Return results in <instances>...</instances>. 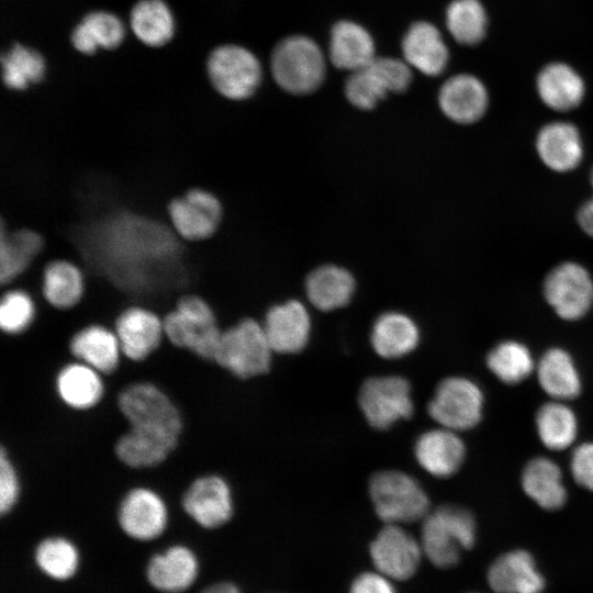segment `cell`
I'll return each instance as SVG.
<instances>
[{
	"mask_svg": "<svg viewBox=\"0 0 593 593\" xmlns=\"http://www.w3.org/2000/svg\"><path fill=\"white\" fill-rule=\"evenodd\" d=\"M578 222L581 228L593 237V198L580 208Z\"/></svg>",
	"mask_w": 593,
	"mask_h": 593,
	"instance_id": "obj_46",
	"label": "cell"
},
{
	"mask_svg": "<svg viewBox=\"0 0 593 593\" xmlns=\"http://www.w3.org/2000/svg\"><path fill=\"white\" fill-rule=\"evenodd\" d=\"M24 483L19 465L10 450L0 446V514L11 515L23 499Z\"/></svg>",
	"mask_w": 593,
	"mask_h": 593,
	"instance_id": "obj_43",
	"label": "cell"
},
{
	"mask_svg": "<svg viewBox=\"0 0 593 593\" xmlns=\"http://www.w3.org/2000/svg\"><path fill=\"white\" fill-rule=\"evenodd\" d=\"M370 340L377 355L384 359H396L416 348L419 342V329L409 315L390 311L377 317Z\"/></svg>",
	"mask_w": 593,
	"mask_h": 593,
	"instance_id": "obj_28",
	"label": "cell"
},
{
	"mask_svg": "<svg viewBox=\"0 0 593 593\" xmlns=\"http://www.w3.org/2000/svg\"><path fill=\"white\" fill-rule=\"evenodd\" d=\"M34 562L49 579L66 581L77 572L80 553L76 544L68 537L49 535L36 544Z\"/></svg>",
	"mask_w": 593,
	"mask_h": 593,
	"instance_id": "obj_39",
	"label": "cell"
},
{
	"mask_svg": "<svg viewBox=\"0 0 593 593\" xmlns=\"http://www.w3.org/2000/svg\"><path fill=\"white\" fill-rule=\"evenodd\" d=\"M537 377L541 389L557 401L581 393V378L572 357L561 348L547 350L539 359Z\"/></svg>",
	"mask_w": 593,
	"mask_h": 593,
	"instance_id": "obj_35",
	"label": "cell"
},
{
	"mask_svg": "<svg viewBox=\"0 0 593 593\" xmlns=\"http://www.w3.org/2000/svg\"><path fill=\"white\" fill-rule=\"evenodd\" d=\"M402 51L405 61L427 76L440 75L449 59L440 32L425 21L410 26L402 41Z\"/></svg>",
	"mask_w": 593,
	"mask_h": 593,
	"instance_id": "obj_26",
	"label": "cell"
},
{
	"mask_svg": "<svg viewBox=\"0 0 593 593\" xmlns=\"http://www.w3.org/2000/svg\"><path fill=\"white\" fill-rule=\"evenodd\" d=\"M1 69L5 88L25 91L44 79L46 61L36 49L15 43L2 54Z\"/></svg>",
	"mask_w": 593,
	"mask_h": 593,
	"instance_id": "obj_37",
	"label": "cell"
},
{
	"mask_svg": "<svg viewBox=\"0 0 593 593\" xmlns=\"http://www.w3.org/2000/svg\"><path fill=\"white\" fill-rule=\"evenodd\" d=\"M389 92L393 82L382 57H374L367 66L351 71L345 82L348 101L361 110L373 109Z\"/></svg>",
	"mask_w": 593,
	"mask_h": 593,
	"instance_id": "obj_36",
	"label": "cell"
},
{
	"mask_svg": "<svg viewBox=\"0 0 593 593\" xmlns=\"http://www.w3.org/2000/svg\"><path fill=\"white\" fill-rule=\"evenodd\" d=\"M201 593H240L238 588L230 582H217L205 588Z\"/></svg>",
	"mask_w": 593,
	"mask_h": 593,
	"instance_id": "obj_47",
	"label": "cell"
},
{
	"mask_svg": "<svg viewBox=\"0 0 593 593\" xmlns=\"http://www.w3.org/2000/svg\"><path fill=\"white\" fill-rule=\"evenodd\" d=\"M483 392L472 380L449 377L437 385L428 414L441 427L459 432L474 427L482 418Z\"/></svg>",
	"mask_w": 593,
	"mask_h": 593,
	"instance_id": "obj_11",
	"label": "cell"
},
{
	"mask_svg": "<svg viewBox=\"0 0 593 593\" xmlns=\"http://www.w3.org/2000/svg\"><path fill=\"white\" fill-rule=\"evenodd\" d=\"M591 182H592V186H593V169H592V172H591Z\"/></svg>",
	"mask_w": 593,
	"mask_h": 593,
	"instance_id": "obj_48",
	"label": "cell"
},
{
	"mask_svg": "<svg viewBox=\"0 0 593 593\" xmlns=\"http://www.w3.org/2000/svg\"><path fill=\"white\" fill-rule=\"evenodd\" d=\"M40 267L38 292L48 309L65 313L81 304L87 291V277L78 262L66 257H55L42 262Z\"/></svg>",
	"mask_w": 593,
	"mask_h": 593,
	"instance_id": "obj_16",
	"label": "cell"
},
{
	"mask_svg": "<svg viewBox=\"0 0 593 593\" xmlns=\"http://www.w3.org/2000/svg\"><path fill=\"white\" fill-rule=\"evenodd\" d=\"M113 401L126 426L180 444L184 429L183 412L159 383L145 378L130 380L116 390Z\"/></svg>",
	"mask_w": 593,
	"mask_h": 593,
	"instance_id": "obj_1",
	"label": "cell"
},
{
	"mask_svg": "<svg viewBox=\"0 0 593 593\" xmlns=\"http://www.w3.org/2000/svg\"><path fill=\"white\" fill-rule=\"evenodd\" d=\"M181 511L197 526L216 529L234 514V496L228 480L221 473L205 471L192 478L179 495Z\"/></svg>",
	"mask_w": 593,
	"mask_h": 593,
	"instance_id": "obj_8",
	"label": "cell"
},
{
	"mask_svg": "<svg viewBox=\"0 0 593 593\" xmlns=\"http://www.w3.org/2000/svg\"><path fill=\"white\" fill-rule=\"evenodd\" d=\"M358 399L367 422L377 429H388L396 422L411 417L414 411L411 385L400 376L367 379Z\"/></svg>",
	"mask_w": 593,
	"mask_h": 593,
	"instance_id": "obj_12",
	"label": "cell"
},
{
	"mask_svg": "<svg viewBox=\"0 0 593 593\" xmlns=\"http://www.w3.org/2000/svg\"><path fill=\"white\" fill-rule=\"evenodd\" d=\"M66 349L70 358L87 363L107 378L123 367V353L119 338L110 324L88 322L68 336Z\"/></svg>",
	"mask_w": 593,
	"mask_h": 593,
	"instance_id": "obj_14",
	"label": "cell"
},
{
	"mask_svg": "<svg viewBox=\"0 0 593 593\" xmlns=\"http://www.w3.org/2000/svg\"><path fill=\"white\" fill-rule=\"evenodd\" d=\"M418 465L429 474L448 478L461 467L466 446L457 432L440 427L424 432L414 444Z\"/></svg>",
	"mask_w": 593,
	"mask_h": 593,
	"instance_id": "obj_22",
	"label": "cell"
},
{
	"mask_svg": "<svg viewBox=\"0 0 593 593\" xmlns=\"http://www.w3.org/2000/svg\"><path fill=\"white\" fill-rule=\"evenodd\" d=\"M537 152L546 166L556 171L575 168L583 155L578 128L568 122H551L537 136Z\"/></svg>",
	"mask_w": 593,
	"mask_h": 593,
	"instance_id": "obj_27",
	"label": "cell"
},
{
	"mask_svg": "<svg viewBox=\"0 0 593 593\" xmlns=\"http://www.w3.org/2000/svg\"><path fill=\"white\" fill-rule=\"evenodd\" d=\"M369 494L377 515L385 524L401 525L424 519L429 499L412 475L398 470L374 473L369 482Z\"/></svg>",
	"mask_w": 593,
	"mask_h": 593,
	"instance_id": "obj_6",
	"label": "cell"
},
{
	"mask_svg": "<svg viewBox=\"0 0 593 593\" xmlns=\"http://www.w3.org/2000/svg\"><path fill=\"white\" fill-rule=\"evenodd\" d=\"M116 523L128 538L147 542L161 537L170 521L169 502L157 486L131 482L120 494L115 511Z\"/></svg>",
	"mask_w": 593,
	"mask_h": 593,
	"instance_id": "obj_3",
	"label": "cell"
},
{
	"mask_svg": "<svg viewBox=\"0 0 593 593\" xmlns=\"http://www.w3.org/2000/svg\"><path fill=\"white\" fill-rule=\"evenodd\" d=\"M570 469L575 482L593 492V443L582 444L574 449Z\"/></svg>",
	"mask_w": 593,
	"mask_h": 593,
	"instance_id": "obj_44",
	"label": "cell"
},
{
	"mask_svg": "<svg viewBox=\"0 0 593 593\" xmlns=\"http://www.w3.org/2000/svg\"><path fill=\"white\" fill-rule=\"evenodd\" d=\"M446 25L462 45H477L485 36L488 15L479 0H454L446 11Z\"/></svg>",
	"mask_w": 593,
	"mask_h": 593,
	"instance_id": "obj_41",
	"label": "cell"
},
{
	"mask_svg": "<svg viewBox=\"0 0 593 593\" xmlns=\"http://www.w3.org/2000/svg\"><path fill=\"white\" fill-rule=\"evenodd\" d=\"M261 324L276 353H300L309 342L311 317L300 301L289 300L271 306Z\"/></svg>",
	"mask_w": 593,
	"mask_h": 593,
	"instance_id": "obj_19",
	"label": "cell"
},
{
	"mask_svg": "<svg viewBox=\"0 0 593 593\" xmlns=\"http://www.w3.org/2000/svg\"><path fill=\"white\" fill-rule=\"evenodd\" d=\"M490 371L506 384H517L534 370V359L522 343L506 340L497 344L486 356Z\"/></svg>",
	"mask_w": 593,
	"mask_h": 593,
	"instance_id": "obj_42",
	"label": "cell"
},
{
	"mask_svg": "<svg viewBox=\"0 0 593 593\" xmlns=\"http://www.w3.org/2000/svg\"><path fill=\"white\" fill-rule=\"evenodd\" d=\"M536 86L542 102L556 111L577 108L585 93L581 76L564 63L546 65L537 76Z\"/></svg>",
	"mask_w": 593,
	"mask_h": 593,
	"instance_id": "obj_29",
	"label": "cell"
},
{
	"mask_svg": "<svg viewBox=\"0 0 593 593\" xmlns=\"http://www.w3.org/2000/svg\"><path fill=\"white\" fill-rule=\"evenodd\" d=\"M544 293L561 318L575 321L583 317L593 303V281L581 265L563 262L547 276Z\"/></svg>",
	"mask_w": 593,
	"mask_h": 593,
	"instance_id": "obj_15",
	"label": "cell"
},
{
	"mask_svg": "<svg viewBox=\"0 0 593 593\" xmlns=\"http://www.w3.org/2000/svg\"><path fill=\"white\" fill-rule=\"evenodd\" d=\"M350 593H395L385 575L366 572L355 579Z\"/></svg>",
	"mask_w": 593,
	"mask_h": 593,
	"instance_id": "obj_45",
	"label": "cell"
},
{
	"mask_svg": "<svg viewBox=\"0 0 593 593\" xmlns=\"http://www.w3.org/2000/svg\"><path fill=\"white\" fill-rule=\"evenodd\" d=\"M329 59L339 69L355 71L374 57V43L369 32L351 21H339L331 32Z\"/></svg>",
	"mask_w": 593,
	"mask_h": 593,
	"instance_id": "obj_30",
	"label": "cell"
},
{
	"mask_svg": "<svg viewBox=\"0 0 593 593\" xmlns=\"http://www.w3.org/2000/svg\"><path fill=\"white\" fill-rule=\"evenodd\" d=\"M212 87L222 97L242 101L250 98L261 81V66L247 48L225 44L215 47L206 60Z\"/></svg>",
	"mask_w": 593,
	"mask_h": 593,
	"instance_id": "obj_9",
	"label": "cell"
},
{
	"mask_svg": "<svg viewBox=\"0 0 593 593\" xmlns=\"http://www.w3.org/2000/svg\"><path fill=\"white\" fill-rule=\"evenodd\" d=\"M178 446L163 436L125 426L113 441V454L126 469L144 472L164 465Z\"/></svg>",
	"mask_w": 593,
	"mask_h": 593,
	"instance_id": "obj_20",
	"label": "cell"
},
{
	"mask_svg": "<svg viewBox=\"0 0 593 593\" xmlns=\"http://www.w3.org/2000/svg\"><path fill=\"white\" fill-rule=\"evenodd\" d=\"M356 288L353 275L343 267L324 265L306 278L305 292L318 310L328 312L349 303Z\"/></svg>",
	"mask_w": 593,
	"mask_h": 593,
	"instance_id": "obj_32",
	"label": "cell"
},
{
	"mask_svg": "<svg viewBox=\"0 0 593 593\" xmlns=\"http://www.w3.org/2000/svg\"><path fill=\"white\" fill-rule=\"evenodd\" d=\"M166 343L193 357L212 362L222 327L220 324L203 325L171 307L163 314Z\"/></svg>",
	"mask_w": 593,
	"mask_h": 593,
	"instance_id": "obj_24",
	"label": "cell"
},
{
	"mask_svg": "<svg viewBox=\"0 0 593 593\" xmlns=\"http://www.w3.org/2000/svg\"><path fill=\"white\" fill-rule=\"evenodd\" d=\"M422 550L413 536L395 524H387L370 546L376 568L394 580H406L415 573Z\"/></svg>",
	"mask_w": 593,
	"mask_h": 593,
	"instance_id": "obj_17",
	"label": "cell"
},
{
	"mask_svg": "<svg viewBox=\"0 0 593 593\" xmlns=\"http://www.w3.org/2000/svg\"><path fill=\"white\" fill-rule=\"evenodd\" d=\"M488 582L496 593H540L545 586L532 555L519 549L500 556L492 563Z\"/></svg>",
	"mask_w": 593,
	"mask_h": 593,
	"instance_id": "obj_25",
	"label": "cell"
},
{
	"mask_svg": "<svg viewBox=\"0 0 593 593\" xmlns=\"http://www.w3.org/2000/svg\"><path fill=\"white\" fill-rule=\"evenodd\" d=\"M111 326L119 338L124 360L131 365L146 362L166 344L163 314L148 305L131 303L123 306Z\"/></svg>",
	"mask_w": 593,
	"mask_h": 593,
	"instance_id": "obj_10",
	"label": "cell"
},
{
	"mask_svg": "<svg viewBox=\"0 0 593 593\" xmlns=\"http://www.w3.org/2000/svg\"><path fill=\"white\" fill-rule=\"evenodd\" d=\"M272 353L262 324L245 317L222 329L212 363L234 378L246 380L269 370Z\"/></svg>",
	"mask_w": 593,
	"mask_h": 593,
	"instance_id": "obj_2",
	"label": "cell"
},
{
	"mask_svg": "<svg viewBox=\"0 0 593 593\" xmlns=\"http://www.w3.org/2000/svg\"><path fill=\"white\" fill-rule=\"evenodd\" d=\"M270 66L278 86L296 96L315 91L325 77V59L321 48L302 35L279 42L272 51Z\"/></svg>",
	"mask_w": 593,
	"mask_h": 593,
	"instance_id": "obj_5",
	"label": "cell"
},
{
	"mask_svg": "<svg viewBox=\"0 0 593 593\" xmlns=\"http://www.w3.org/2000/svg\"><path fill=\"white\" fill-rule=\"evenodd\" d=\"M522 486L526 495L544 510H559L567 501L560 468L545 457H536L525 466Z\"/></svg>",
	"mask_w": 593,
	"mask_h": 593,
	"instance_id": "obj_33",
	"label": "cell"
},
{
	"mask_svg": "<svg viewBox=\"0 0 593 593\" xmlns=\"http://www.w3.org/2000/svg\"><path fill=\"white\" fill-rule=\"evenodd\" d=\"M224 209L216 193L203 187H190L166 204V219L187 244L203 243L216 235Z\"/></svg>",
	"mask_w": 593,
	"mask_h": 593,
	"instance_id": "obj_7",
	"label": "cell"
},
{
	"mask_svg": "<svg viewBox=\"0 0 593 593\" xmlns=\"http://www.w3.org/2000/svg\"><path fill=\"white\" fill-rule=\"evenodd\" d=\"M475 521L466 508L444 505L428 513L423 521L422 549L439 568L458 563L461 552L475 541Z\"/></svg>",
	"mask_w": 593,
	"mask_h": 593,
	"instance_id": "obj_4",
	"label": "cell"
},
{
	"mask_svg": "<svg viewBox=\"0 0 593 593\" xmlns=\"http://www.w3.org/2000/svg\"><path fill=\"white\" fill-rule=\"evenodd\" d=\"M44 235L27 226L7 227L0 223V283L8 287L23 277L41 258Z\"/></svg>",
	"mask_w": 593,
	"mask_h": 593,
	"instance_id": "obj_18",
	"label": "cell"
},
{
	"mask_svg": "<svg viewBox=\"0 0 593 593\" xmlns=\"http://www.w3.org/2000/svg\"><path fill=\"white\" fill-rule=\"evenodd\" d=\"M125 37V26L112 12L96 10L87 13L70 33L72 47L83 54L93 55L99 49H114Z\"/></svg>",
	"mask_w": 593,
	"mask_h": 593,
	"instance_id": "obj_31",
	"label": "cell"
},
{
	"mask_svg": "<svg viewBox=\"0 0 593 593\" xmlns=\"http://www.w3.org/2000/svg\"><path fill=\"white\" fill-rule=\"evenodd\" d=\"M52 387L57 402L76 413L98 409L109 394L105 376L70 357L55 370Z\"/></svg>",
	"mask_w": 593,
	"mask_h": 593,
	"instance_id": "obj_13",
	"label": "cell"
},
{
	"mask_svg": "<svg viewBox=\"0 0 593 593\" xmlns=\"http://www.w3.org/2000/svg\"><path fill=\"white\" fill-rule=\"evenodd\" d=\"M135 37L146 46L161 47L176 32L174 13L165 0H138L130 12Z\"/></svg>",
	"mask_w": 593,
	"mask_h": 593,
	"instance_id": "obj_34",
	"label": "cell"
},
{
	"mask_svg": "<svg viewBox=\"0 0 593 593\" xmlns=\"http://www.w3.org/2000/svg\"><path fill=\"white\" fill-rule=\"evenodd\" d=\"M4 288L0 298V331L5 337L23 336L37 321L38 302L35 294L22 286Z\"/></svg>",
	"mask_w": 593,
	"mask_h": 593,
	"instance_id": "obj_38",
	"label": "cell"
},
{
	"mask_svg": "<svg viewBox=\"0 0 593 593\" xmlns=\"http://www.w3.org/2000/svg\"><path fill=\"white\" fill-rule=\"evenodd\" d=\"M536 429L540 441L551 450H563L572 445L578 433L573 411L560 401L541 405L536 413Z\"/></svg>",
	"mask_w": 593,
	"mask_h": 593,
	"instance_id": "obj_40",
	"label": "cell"
},
{
	"mask_svg": "<svg viewBox=\"0 0 593 593\" xmlns=\"http://www.w3.org/2000/svg\"><path fill=\"white\" fill-rule=\"evenodd\" d=\"M443 113L451 121L470 124L480 120L489 104L485 86L477 77L460 74L443 83L438 93Z\"/></svg>",
	"mask_w": 593,
	"mask_h": 593,
	"instance_id": "obj_23",
	"label": "cell"
},
{
	"mask_svg": "<svg viewBox=\"0 0 593 593\" xmlns=\"http://www.w3.org/2000/svg\"><path fill=\"white\" fill-rule=\"evenodd\" d=\"M198 573L197 555L182 544H174L155 553L146 567L147 581L164 593L184 592L194 583Z\"/></svg>",
	"mask_w": 593,
	"mask_h": 593,
	"instance_id": "obj_21",
	"label": "cell"
}]
</instances>
